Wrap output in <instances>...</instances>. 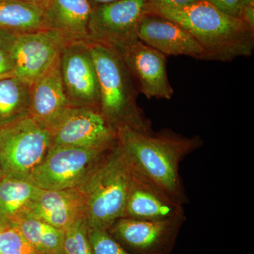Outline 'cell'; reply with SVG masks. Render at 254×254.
<instances>
[{
	"label": "cell",
	"instance_id": "obj_1",
	"mask_svg": "<svg viewBox=\"0 0 254 254\" xmlns=\"http://www.w3.org/2000/svg\"><path fill=\"white\" fill-rule=\"evenodd\" d=\"M118 143L128 161L182 205L187 198L180 175V163L199 148L198 136L185 137L173 132L143 133L128 127L118 129Z\"/></svg>",
	"mask_w": 254,
	"mask_h": 254
},
{
	"label": "cell",
	"instance_id": "obj_2",
	"mask_svg": "<svg viewBox=\"0 0 254 254\" xmlns=\"http://www.w3.org/2000/svg\"><path fill=\"white\" fill-rule=\"evenodd\" d=\"M150 13L190 32L204 50L206 60L229 62L253 53L254 31L241 18L222 12L205 0L181 9L150 4Z\"/></svg>",
	"mask_w": 254,
	"mask_h": 254
},
{
	"label": "cell",
	"instance_id": "obj_3",
	"mask_svg": "<svg viewBox=\"0 0 254 254\" xmlns=\"http://www.w3.org/2000/svg\"><path fill=\"white\" fill-rule=\"evenodd\" d=\"M100 93V110L118 131L127 127L143 133H152L151 123L136 103L131 73L118 52L88 42Z\"/></svg>",
	"mask_w": 254,
	"mask_h": 254
},
{
	"label": "cell",
	"instance_id": "obj_4",
	"mask_svg": "<svg viewBox=\"0 0 254 254\" xmlns=\"http://www.w3.org/2000/svg\"><path fill=\"white\" fill-rule=\"evenodd\" d=\"M129 164L118 142L78 187L85 199L88 228L108 230L123 218L129 183Z\"/></svg>",
	"mask_w": 254,
	"mask_h": 254
},
{
	"label": "cell",
	"instance_id": "obj_5",
	"mask_svg": "<svg viewBox=\"0 0 254 254\" xmlns=\"http://www.w3.org/2000/svg\"><path fill=\"white\" fill-rule=\"evenodd\" d=\"M51 145L49 128L29 115L0 127V162L5 176L29 180Z\"/></svg>",
	"mask_w": 254,
	"mask_h": 254
},
{
	"label": "cell",
	"instance_id": "obj_6",
	"mask_svg": "<svg viewBox=\"0 0 254 254\" xmlns=\"http://www.w3.org/2000/svg\"><path fill=\"white\" fill-rule=\"evenodd\" d=\"M110 148L51 146L28 180L44 190L78 188Z\"/></svg>",
	"mask_w": 254,
	"mask_h": 254
},
{
	"label": "cell",
	"instance_id": "obj_7",
	"mask_svg": "<svg viewBox=\"0 0 254 254\" xmlns=\"http://www.w3.org/2000/svg\"><path fill=\"white\" fill-rule=\"evenodd\" d=\"M150 13L149 0H118L92 8L90 41L115 51L138 39L142 19Z\"/></svg>",
	"mask_w": 254,
	"mask_h": 254
},
{
	"label": "cell",
	"instance_id": "obj_8",
	"mask_svg": "<svg viewBox=\"0 0 254 254\" xmlns=\"http://www.w3.org/2000/svg\"><path fill=\"white\" fill-rule=\"evenodd\" d=\"M50 131L51 146L110 148L118 142V131L97 108L68 107Z\"/></svg>",
	"mask_w": 254,
	"mask_h": 254
},
{
	"label": "cell",
	"instance_id": "obj_9",
	"mask_svg": "<svg viewBox=\"0 0 254 254\" xmlns=\"http://www.w3.org/2000/svg\"><path fill=\"white\" fill-rule=\"evenodd\" d=\"M186 216L160 220L121 218L108 230L132 254H170Z\"/></svg>",
	"mask_w": 254,
	"mask_h": 254
},
{
	"label": "cell",
	"instance_id": "obj_10",
	"mask_svg": "<svg viewBox=\"0 0 254 254\" xmlns=\"http://www.w3.org/2000/svg\"><path fill=\"white\" fill-rule=\"evenodd\" d=\"M68 42L50 29L17 34L9 50L14 76L32 84L41 78L60 58Z\"/></svg>",
	"mask_w": 254,
	"mask_h": 254
},
{
	"label": "cell",
	"instance_id": "obj_11",
	"mask_svg": "<svg viewBox=\"0 0 254 254\" xmlns=\"http://www.w3.org/2000/svg\"><path fill=\"white\" fill-rule=\"evenodd\" d=\"M88 43L66 45L60 55L62 76L70 106L100 110L99 85Z\"/></svg>",
	"mask_w": 254,
	"mask_h": 254
},
{
	"label": "cell",
	"instance_id": "obj_12",
	"mask_svg": "<svg viewBox=\"0 0 254 254\" xmlns=\"http://www.w3.org/2000/svg\"><path fill=\"white\" fill-rule=\"evenodd\" d=\"M128 164L129 183L123 218L160 220L185 216L184 205L172 198L129 161Z\"/></svg>",
	"mask_w": 254,
	"mask_h": 254
},
{
	"label": "cell",
	"instance_id": "obj_13",
	"mask_svg": "<svg viewBox=\"0 0 254 254\" xmlns=\"http://www.w3.org/2000/svg\"><path fill=\"white\" fill-rule=\"evenodd\" d=\"M127 68L139 85L140 91L148 98L169 100L173 96L169 81L165 55L140 40L118 50Z\"/></svg>",
	"mask_w": 254,
	"mask_h": 254
},
{
	"label": "cell",
	"instance_id": "obj_14",
	"mask_svg": "<svg viewBox=\"0 0 254 254\" xmlns=\"http://www.w3.org/2000/svg\"><path fill=\"white\" fill-rule=\"evenodd\" d=\"M138 39L165 56L191 57L205 60L204 50L191 34L171 20L145 15L138 28Z\"/></svg>",
	"mask_w": 254,
	"mask_h": 254
},
{
	"label": "cell",
	"instance_id": "obj_15",
	"mask_svg": "<svg viewBox=\"0 0 254 254\" xmlns=\"http://www.w3.org/2000/svg\"><path fill=\"white\" fill-rule=\"evenodd\" d=\"M68 107L60 57L46 73L30 85L29 116L50 130Z\"/></svg>",
	"mask_w": 254,
	"mask_h": 254
},
{
	"label": "cell",
	"instance_id": "obj_16",
	"mask_svg": "<svg viewBox=\"0 0 254 254\" xmlns=\"http://www.w3.org/2000/svg\"><path fill=\"white\" fill-rule=\"evenodd\" d=\"M27 217L66 230L78 219L85 218V199L78 188L41 190Z\"/></svg>",
	"mask_w": 254,
	"mask_h": 254
},
{
	"label": "cell",
	"instance_id": "obj_17",
	"mask_svg": "<svg viewBox=\"0 0 254 254\" xmlns=\"http://www.w3.org/2000/svg\"><path fill=\"white\" fill-rule=\"evenodd\" d=\"M91 11L88 0H50L44 7L45 28L58 32L68 43L90 42Z\"/></svg>",
	"mask_w": 254,
	"mask_h": 254
},
{
	"label": "cell",
	"instance_id": "obj_18",
	"mask_svg": "<svg viewBox=\"0 0 254 254\" xmlns=\"http://www.w3.org/2000/svg\"><path fill=\"white\" fill-rule=\"evenodd\" d=\"M41 189L29 180L4 176L0 180V220L18 221L27 217Z\"/></svg>",
	"mask_w": 254,
	"mask_h": 254
},
{
	"label": "cell",
	"instance_id": "obj_19",
	"mask_svg": "<svg viewBox=\"0 0 254 254\" xmlns=\"http://www.w3.org/2000/svg\"><path fill=\"white\" fill-rule=\"evenodd\" d=\"M0 29L15 34L46 29L44 7L21 0H0Z\"/></svg>",
	"mask_w": 254,
	"mask_h": 254
},
{
	"label": "cell",
	"instance_id": "obj_20",
	"mask_svg": "<svg viewBox=\"0 0 254 254\" xmlns=\"http://www.w3.org/2000/svg\"><path fill=\"white\" fill-rule=\"evenodd\" d=\"M30 84L16 76L0 78V127L29 115Z\"/></svg>",
	"mask_w": 254,
	"mask_h": 254
},
{
	"label": "cell",
	"instance_id": "obj_21",
	"mask_svg": "<svg viewBox=\"0 0 254 254\" xmlns=\"http://www.w3.org/2000/svg\"><path fill=\"white\" fill-rule=\"evenodd\" d=\"M14 222L38 254H63L64 230L31 217H25Z\"/></svg>",
	"mask_w": 254,
	"mask_h": 254
},
{
	"label": "cell",
	"instance_id": "obj_22",
	"mask_svg": "<svg viewBox=\"0 0 254 254\" xmlns=\"http://www.w3.org/2000/svg\"><path fill=\"white\" fill-rule=\"evenodd\" d=\"M63 254H93L84 217L64 230Z\"/></svg>",
	"mask_w": 254,
	"mask_h": 254
},
{
	"label": "cell",
	"instance_id": "obj_23",
	"mask_svg": "<svg viewBox=\"0 0 254 254\" xmlns=\"http://www.w3.org/2000/svg\"><path fill=\"white\" fill-rule=\"evenodd\" d=\"M0 254H39L23 237L14 222H6L0 232Z\"/></svg>",
	"mask_w": 254,
	"mask_h": 254
},
{
	"label": "cell",
	"instance_id": "obj_24",
	"mask_svg": "<svg viewBox=\"0 0 254 254\" xmlns=\"http://www.w3.org/2000/svg\"><path fill=\"white\" fill-rule=\"evenodd\" d=\"M93 254H132L117 242L108 230L88 228Z\"/></svg>",
	"mask_w": 254,
	"mask_h": 254
},
{
	"label": "cell",
	"instance_id": "obj_25",
	"mask_svg": "<svg viewBox=\"0 0 254 254\" xmlns=\"http://www.w3.org/2000/svg\"><path fill=\"white\" fill-rule=\"evenodd\" d=\"M216 9L227 15L241 18L242 6L241 0H205Z\"/></svg>",
	"mask_w": 254,
	"mask_h": 254
},
{
	"label": "cell",
	"instance_id": "obj_26",
	"mask_svg": "<svg viewBox=\"0 0 254 254\" xmlns=\"http://www.w3.org/2000/svg\"><path fill=\"white\" fill-rule=\"evenodd\" d=\"M14 64L9 51L0 50V78L14 76Z\"/></svg>",
	"mask_w": 254,
	"mask_h": 254
},
{
	"label": "cell",
	"instance_id": "obj_27",
	"mask_svg": "<svg viewBox=\"0 0 254 254\" xmlns=\"http://www.w3.org/2000/svg\"><path fill=\"white\" fill-rule=\"evenodd\" d=\"M200 0H149L150 5L172 8V9H181L187 7L198 2Z\"/></svg>",
	"mask_w": 254,
	"mask_h": 254
},
{
	"label": "cell",
	"instance_id": "obj_28",
	"mask_svg": "<svg viewBox=\"0 0 254 254\" xmlns=\"http://www.w3.org/2000/svg\"><path fill=\"white\" fill-rule=\"evenodd\" d=\"M17 34L0 29V50L9 51L14 44Z\"/></svg>",
	"mask_w": 254,
	"mask_h": 254
},
{
	"label": "cell",
	"instance_id": "obj_29",
	"mask_svg": "<svg viewBox=\"0 0 254 254\" xmlns=\"http://www.w3.org/2000/svg\"><path fill=\"white\" fill-rule=\"evenodd\" d=\"M241 19L248 27L254 31V6H245L242 7Z\"/></svg>",
	"mask_w": 254,
	"mask_h": 254
},
{
	"label": "cell",
	"instance_id": "obj_30",
	"mask_svg": "<svg viewBox=\"0 0 254 254\" xmlns=\"http://www.w3.org/2000/svg\"><path fill=\"white\" fill-rule=\"evenodd\" d=\"M88 2L91 4V7L99 6V5L108 4V3L113 2V1H118V0H88Z\"/></svg>",
	"mask_w": 254,
	"mask_h": 254
},
{
	"label": "cell",
	"instance_id": "obj_31",
	"mask_svg": "<svg viewBox=\"0 0 254 254\" xmlns=\"http://www.w3.org/2000/svg\"><path fill=\"white\" fill-rule=\"evenodd\" d=\"M21 1L32 3V4L39 5V6L45 7L46 5L49 2L50 0H21Z\"/></svg>",
	"mask_w": 254,
	"mask_h": 254
},
{
	"label": "cell",
	"instance_id": "obj_32",
	"mask_svg": "<svg viewBox=\"0 0 254 254\" xmlns=\"http://www.w3.org/2000/svg\"><path fill=\"white\" fill-rule=\"evenodd\" d=\"M242 7L245 6H254V0H241Z\"/></svg>",
	"mask_w": 254,
	"mask_h": 254
},
{
	"label": "cell",
	"instance_id": "obj_33",
	"mask_svg": "<svg viewBox=\"0 0 254 254\" xmlns=\"http://www.w3.org/2000/svg\"><path fill=\"white\" fill-rule=\"evenodd\" d=\"M5 176L4 169H3L2 165H1V162H0V180Z\"/></svg>",
	"mask_w": 254,
	"mask_h": 254
},
{
	"label": "cell",
	"instance_id": "obj_34",
	"mask_svg": "<svg viewBox=\"0 0 254 254\" xmlns=\"http://www.w3.org/2000/svg\"><path fill=\"white\" fill-rule=\"evenodd\" d=\"M8 221H4V220H0V232L2 230L3 227H4L5 223Z\"/></svg>",
	"mask_w": 254,
	"mask_h": 254
}]
</instances>
